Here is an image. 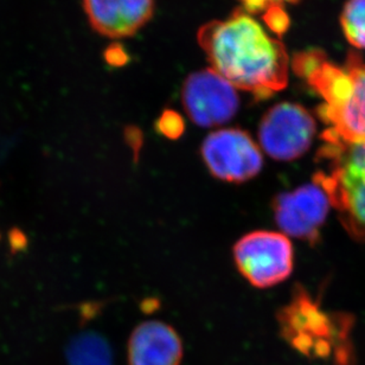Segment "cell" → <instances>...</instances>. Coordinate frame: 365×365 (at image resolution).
I'll return each mask as SVG.
<instances>
[{"instance_id": "12", "label": "cell", "mask_w": 365, "mask_h": 365, "mask_svg": "<svg viewBox=\"0 0 365 365\" xmlns=\"http://www.w3.org/2000/svg\"><path fill=\"white\" fill-rule=\"evenodd\" d=\"M341 26L350 44L365 49V0H348L341 14Z\"/></svg>"}, {"instance_id": "5", "label": "cell", "mask_w": 365, "mask_h": 365, "mask_svg": "<svg viewBox=\"0 0 365 365\" xmlns=\"http://www.w3.org/2000/svg\"><path fill=\"white\" fill-rule=\"evenodd\" d=\"M200 152L211 175L223 182H248L264 165L260 148L240 128L215 130L204 139Z\"/></svg>"}, {"instance_id": "1", "label": "cell", "mask_w": 365, "mask_h": 365, "mask_svg": "<svg viewBox=\"0 0 365 365\" xmlns=\"http://www.w3.org/2000/svg\"><path fill=\"white\" fill-rule=\"evenodd\" d=\"M197 41L211 69L234 88L255 100H266L286 88L289 61L284 44L242 9L204 24Z\"/></svg>"}, {"instance_id": "6", "label": "cell", "mask_w": 365, "mask_h": 365, "mask_svg": "<svg viewBox=\"0 0 365 365\" xmlns=\"http://www.w3.org/2000/svg\"><path fill=\"white\" fill-rule=\"evenodd\" d=\"M257 134L261 148L271 158L289 162L312 145L316 121L302 106L280 102L264 113Z\"/></svg>"}, {"instance_id": "8", "label": "cell", "mask_w": 365, "mask_h": 365, "mask_svg": "<svg viewBox=\"0 0 365 365\" xmlns=\"http://www.w3.org/2000/svg\"><path fill=\"white\" fill-rule=\"evenodd\" d=\"M281 331L289 344L309 357H327L336 341V327L330 318L298 292L279 317Z\"/></svg>"}, {"instance_id": "9", "label": "cell", "mask_w": 365, "mask_h": 365, "mask_svg": "<svg viewBox=\"0 0 365 365\" xmlns=\"http://www.w3.org/2000/svg\"><path fill=\"white\" fill-rule=\"evenodd\" d=\"M330 200L316 182L280 193L273 202L274 217L284 235L314 242L327 220Z\"/></svg>"}, {"instance_id": "13", "label": "cell", "mask_w": 365, "mask_h": 365, "mask_svg": "<svg viewBox=\"0 0 365 365\" xmlns=\"http://www.w3.org/2000/svg\"><path fill=\"white\" fill-rule=\"evenodd\" d=\"M157 128L164 137L176 139L184 132V121L178 113L165 110L159 118Z\"/></svg>"}, {"instance_id": "7", "label": "cell", "mask_w": 365, "mask_h": 365, "mask_svg": "<svg viewBox=\"0 0 365 365\" xmlns=\"http://www.w3.org/2000/svg\"><path fill=\"white\" fill-rule=\"evenodd\" d=\"M236 91L211 68L195 71L182 83V107L197 126H221L239 110L240 98Z\"/></svg>"}, {"instance_id": "10", "label": "cell", "mask_w": 365, "mask_h": 365, "mask_svg": "<svg viewBox=\"0 0 365 365\" xmlns=\"http://www.w3.org/2000/svg\"><path fill=\"white\" fill-rule=\"evenodd\" d=\"M95 31L108 38H126L151 21L155 0H82Z\"/></svg>"}, {"instance_id": "15", "label": "cell", "mask_w": 365, "mask_h": 365, "mask_svg": "<svg viewBox=\"0 0 365 365\" xmlns=\"http://www.w3.org/2000/svg\"><path fill=\"white\" fill-rule=\"evenodd\" d=\"M242 10L247 14H254L264 12L271 6H282L284 4L298 3L299 0H239Z\"/></svg>"}, {"instance_id": "14", "label": "cell", "mask_w": 365, "mask_h": 365, "mask_svg": "<svg viewBox=\"0 0 365 365\" xmlns=\"http://www.w3.org/2000/svg\"><path fill=\"white\" fill-rule=\"evenodd\" d=\"M264 21L275 35L281 36L287 31L289 19L282 6H271L264 11Z\"/></svg>"}, {"instance_id": "4", "label": "cell", "mask_w": 365, "mask_h": 365, "mask_svg": "<svg viewBox=\"0 0 365 365\" xmlns=\"http://www.w3.org/2000/svg\"><path fill=\"white\" fill-rule=\"evenodd\" d=\"M232 254L240 273L254 287H273L293 271V247L280 232H250L236 242Z\"/></svg>"}, {"instance_id": "16", "label": "cell", "mask_w": 365, "mask_h": 365, "mask_svg": "<svg viewBox=\"0 0 365 365\" xmlns=\"http://www.w3.org/2000/svg\"><path fill=\"white\" fill-rule=\"evenodd\" d=\"M105 57L107 63L113 67H121L128 61L125 49L119 44H113L109 46L108 49L106 50Z\"/></svg>"}, {"instance_id": "3", "label": "cell", "mask_w": 365, "mask_h": 365, "mask_svg": "<svg viewBox=\"0 0 365 365\" xmlns=\"http://www.w3.org/2000/svg\"><path fill=\"white\" fill-rule=\"evenodd\" d=\"M314 182L327 192L348 232L365 240V140H345L329 130Z\"/></svg>"}, {"instance_id": "11", "label": "cell", "mask_w": 365, "mask_h": 365, "mask_svg": "<svg viewBox=\"0 0 365 365\" xmlns=\"http://www.w3.org/2000/svg\"><path fill=\"white\" fill-rule=\"evenodd\" d=\"M127 352L128 365H180L182 343L170 325L148 320L134 329Z\"/></svg>"}, {"instance_id": "2", "label": "cell", "mask_w": 365, "mask_h": 365, "mask_svg": "<svg viewBox=\"0 0 365 365\" xmlns=\"http://www.w3.org/2000/svg\"><path fill=\"white\" fill-rule=\"evenodd\" d=\"M292 67L322 98L327 130L345 140H365V63L352 56L336 64L309 50L297 53Z\"/></svg>"}]
</instances>
